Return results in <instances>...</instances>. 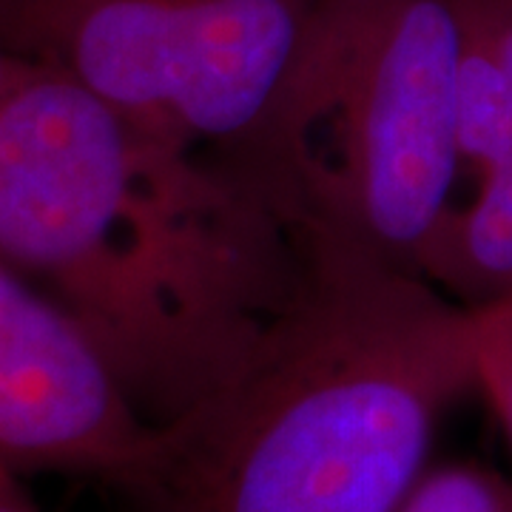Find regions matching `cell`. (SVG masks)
<instances>
[{
    "mask_svg": "<svg viewBox=\"0 0 512 512\" xmlns=\"http://www.w3.org/2000/svg\"><path fill=\"white\" fill-rule=\"evenodd\" d=\"M0 256L72 316L140 419L163 427L288 313L313 237L228 148L168 137L12 57Z\"/></svg>",
    "mask_w": 512,
    "mask_h": 512,
    "instance_id": "obj_1",
    "label": "cell"
},
{
    "mask_svg": "<svg viewBox=\"0 0 512 512\" xmlns=\"http://www.w3.org/2000/svg\"><path fill=\"white\" fill-rule=\"evenodd\" d=\"M313 237L302 293L231 379L154 427L126 512H399L476 390L470 308Z\"/></svg>",
    "mask_w": 512,
    "mask_h": 512,
    "instance_id": "obj_2",
    "label": "cell"
},
{
    "mask_svg": "<svg viewBox=\"0 0 512 512\" xmlns=\"http://www.w3.org/2000/svg\"><path fill=\"white\" fill-rule=\"evenodd\" d=\"M458 46L456 0H316L228 151L311 234L421 274L461 171Z\"/></svg>",
    "mask_w": 512,
    "mask_h": 512,
    "instance_id": "obj_3",
    "label": "cell"
},
{
    "mask_svg": "<svg viewBox=\"0 0 512 512\" xmlns=\"http://www.w3.org/2000/svg\"><path fill=\"white\" fill-rule=\"evenodd\" d=\"M316 0H0V46L168 137L234 148Z\"/></svg>",
    "mask_w": 512,
    "mask_h": 512,
    "instance_id": "obj_4",
    "label": "cell"
},
{
    "mask_svg": "<svg viewBox=\"0 0 512 512\" xmlns=\"http://www.w3.org/2000/svg\"><path fill=\"white\" fill-rule=\"evenodd\" d=\"M151 433L72 316L0 256V467L114 493Z\"/></svg>",
    "mask_w": 512,
    "mask_h": 512,
    "instance_id": "obj_5",
    "label": "cell"
},
{
    "mask_svg": "<svg viewBox=\"0 0 512 512\" xmlns=\"http://www.w3.org/2000/svg\"><path fill=\"white\" fill-rule=\"evenodd\" d=\"M458 154L484 174L512 160V0H456Z\"/></svg>",
    "mask_w": 512,
    "mask_h": 512,
    "instance_id": "obj_6",
    "label": "cell"
},
{
    "mask_svg": "<svg viewBox=\"0 0 512 512\" xmlns=\"http://www.w3.org/2000/svg\"><path fill=\"white\" fill-rule=\"evenodd\" d=\"M421 276L467 308L512 293V160L478 174L476 197L447 211Z\"/></svg>",
    "mask_w": 512,
    "mask_h": 512,
    "instance_id": "obj_7",
    "label": "cell"
},
{
    "mask_svg": "<svg viewBox=\"0 0 512 512\" xmlns=\"http://www.w3.org/2000/svg\"><path fill=\"white\" fill-rule=\"evenodd\" d=\"M399 512H512V478L476 461L430 464Z\"/></svg>",
    "mask_w": 512,
    "mask_h": 512,
    "instance_id": "obj_8",
    "label": "cell"
},
{
    "mask_svg": "<svg viewBox=\"0 0 512 512\" xmlns=\"http://www.w3.org/2000/svg\"><path fill=\"white\" fill-rule=\"evenodd\" d=\"M476 390L493 404L512 441V293L470 308Z\"/></svg>",
    "mask_w": 512,
    "mask_h": 512,
    "instance_id": "obj_9",
    "label": "cell"
},
{
    "mask_svg": "<svg viewBox=\"0 0 512 512\" xmlns=\"http://www.w3.org/2000/svg\"><path fill=\"white\" fill-rule=\"evenodd\" d=\"M0 512H46L29 493L26 478L0 467Z\"/></svg>",
    "mask_w": 512,
    "mask_h": 512,
    "instance_id": "obj_10",
    "label": "cell"
},
{
    "mask_svg": "<svg viewBox=\"0 0 512 512\" xmlns=\"http://www.w3.org/2000/svg\"><path fill=\"white\" fill-rule=\"evenodd\" d=\"M9 63H12V55L0 46V92H3V83H6V74H9Z\"/></svg>",
    "mask_w": 512,
    "mask_h": 512,
    "instance_id": "obj_11",
    "label": "cell"
}]
</instances>
